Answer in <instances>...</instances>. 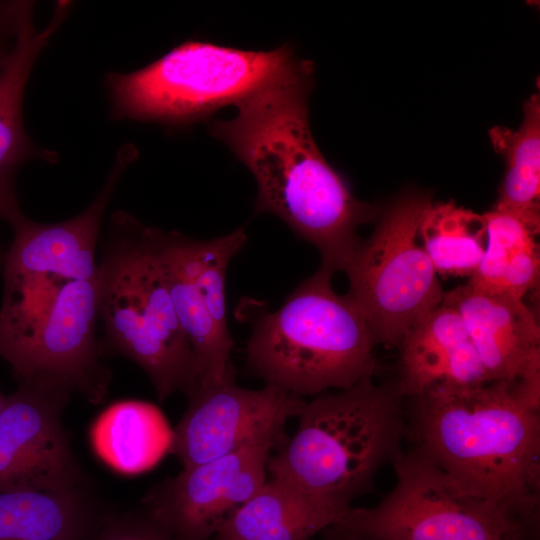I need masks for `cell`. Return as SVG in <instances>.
Returning a JSON list of instances; mask_svg holds the SVG:
<instances>
[{"instance_id": "cell-1", "label": "cell", "mask_w": 540, "mask_h": 540, "mask_svg": "<svg viewBox=\"0 0 540 540\" xmlns=\"http://www.w3.org/2000/svg\"><path fill=\"white\" fill-rule=\"evenodd\" d=\"M312 87L313 65L300 60L209 130L253 175L255 212L280 218L317 248L320 266L334 274L344 271L360 243L357 229L380 208L358 200L316 145L309 126Z\"/></svg>"}, {"instance_id": "cell-2", "label": "cell", "mask_w": 540, "mask_h": 540, "mask_svg": "<svg viewBox=\"0 0 540 540\" xmlns=\"http://www.w3.org/2000/svg\"><path fill=\"white\" fill-rule=\"evenodd\" d=\"M406 440L470 491L535 532L540 505V380L441 385L404 399Z\"/></svg>"}, {"instance_id": "cell-3", "label": "cell", "mask_w": 540, "mask_h": 540, "mask_svg": "<svg viewBox=\"0 0 540 540\" xmlns=\"http://www.w3.org/2000/svg\"><path fill=\"white\" fill-rule=\"evenodd\" d=\"M293 437L267 463L271 478L350 507L403 453L404 397L395 380L364 379L306 401Z\"/></svg>"}, {"instance_id": "cell-4", "label": "cell", "mask_w": 540, "mask_h": 540, "mask_svg": "<svg viewBox=\"0 0 540 540\" xmlns=\"http://www.w3.org/2000/svg\"><path fill=\"white\" fill-rule=\"evenodd\" d=\"M332 275L320 266L278 309L255 308L246 363L265 384L304 397L375 377L371 331L350 297L333 290Z\"/></svg>"}, {"instance_id": "cell-5", "label": "cell", "mask_w": 540, "mask_h": 540, "mask_svg": "<svg viewBox=\"0 0 540 540\" xmlns=\"http://www.w3.org/2000/svg\"><path fill=\"white\" fill-rule=\"evenodd\" d=\"M97 286L102 357L120 355L135 362L160 401L177 391L189 398L198 388L195 358L175 314L151 227L127 212L113 213Z\"/></svg>"}, {"instance_id": "cell-6", "label": "cell", "mask_w": 540, "mask_h": 540, "mask_svg": "<svg viewBox=\"0 0 540 540\" xmlns=\"http://www.w3.org/2000/svg\"><path fill=\"white\" fill-rule=\"evenodd\" d=\"M299 61L289 45L251 51L187 41L139 70L109 74L112 115L116 119L190 125L227 105L236 106L291 71Z\"/></svg>"}, {"instance_id": "cell-7", "label": "cell", "mask_w": 540, "mask_h": 540, "mask_svg": "<svg viewBox=\"0 0 540 540\" xmlns=\"http://www.w3.org/2000/svg\"><path fill=\"white\" fill-rule=\"evenodd\" d=\"M432 204L407 192L379 213L344 269L347 295L364 316L375 344L399 346L410 328L443 301L444 291L424 250L419 227Z\"/></svg>"}, {"instance_id": "cell-8", "label": "cell", "mask_w": 540, "mask_h": 540, "mask_svg": "<svg viewBox=\"0 0 540 540\" xmlns=\"http://www.w3.org/2000/svg\"><path fill=\"white\" fill-rule=\"evenodd\" d=\"M396 482L372 507H350L335 524L364 540H524L523 525L496 502L461 485L409 449L393 463Z\"/></svg>"}, {"instance_id": "cell-9", "label": "cell", "mask_w": 540, "mask_h": 540, "mask_svg": "<svg viewBox=\"0 0 540 540\" xmlns=\"http://www.w3.org/2000/svg\"><path fill=\"white\" fill-rule=\"evenodd\" d=\"M97 274L67 280L36 305L0 313V357L19 381L61 383L92 404L105 402L112 373L96 338Z\"/></svg>"}, {"instance_id": "cell-10", "label": "cell", "mask_w": 540, "mask_h": 540, "mask_svg": "<svg viewBox=\"0 0 540 540\" xmlns=\"http://www.w3.org/2000/svg\"><path fill=\"white\" fill-rule=\"evenodd\" d=\"M73 392L45 379L18 382L0 412V492H66L84 484L62 414Z\"/></svg>"}, {"instance_id": "cell-11", "label": "cell", "mask_w": 540, "mask_h": 540, "mask_svg": "<svg viewBox=\"0 0 540 540\" xmlns=\"http://www.w3.org/2000/svg\"><path fill=\"white\" fill-rule=\"evenodd\" d=\"M272 436L226 456L183 468L143 497L145 514L172 540H212L227 519L266 482Z\"/></svg>"}, {"instance_id": "cell-12", "label": "cell", "mask_w": 540, "mask_h": 540, "mask_svg": "<svg viewBox=\"0 0 540 540\" xmlns=\"http://www.w3.org/2000/svg\"><path fill=\"white\" fill-rule=\"evenodd\" d=\"M306 400L276 386L252 390L229 381L199 387L173 429L170 453L183 468L205 463L272 436L298 417Z\"/></svg>"}, {"instance_id": "cell-13", "label": "cell", "mask_w": 540, "mask_h": 540, "mask_svg": "<svg viewBox=\"0 0 540 540\" xmlns=\"http://www.w3.org/2000/svg\"><path fill=\"white\" fill-rule=\"evenodd\" d=\"M137 152L122 148L105 185L93 202L78 215L57 223H40L22 211L6 222L13 232L1 265L3 280L57 277L89 280L96 276L95 250L107 204L128 164Z\"/></svg>"}, {"instance_id": "cell-14", "label": "cell", "mask_w": 540, "mask_h": 540, "mask_svg": "<svg viewBox=\"0 0 540 540\" xmlns=\"http://www.w3.org/2000/svg\"><path fill=\"white\" fill-rule=\"evenodd\" d=\"M490 381L540 380V327L524 300L469 283L444 292Z\"/></svg>"}, {"instance_id": "cell-15", "label": "cell", "mask_w": 540, "mask_h": 540, "mask_svg": "<svg viewBox=\"0 0 540 540\" xmlns=\"http://www.w3.org/2000/svg\"><path fill=\"white\" fill-rule=\"evenodd\" d=\"M398 347L394 380L404 399L441 385L476 387L490 382L462 317L444 302L415 323Z\"/></svg>"}, {"instance_id": "cell-16", "label": "cell", "mask_w": 540, "mask_h": 540, "mask_svg": "<svg viewBox=\"0 0 540 540\" xmlns=\"http://www.w3.org/2000/svg\"><path fill=\"white\" fill-rule=\"evenodd\" d=\"M68 2H58L54 15L38 31L32 8L24 15L15 44L0 65V218L7 221L20 211L14 178L20 165L30 158L54 161L56 155L38 148L23 123V98L33 65L69 12Z\"/></svg>"}, {"instance_id": "cell-17", "label": "cell", "mask_w": 540, "mask_h": 540, "mask_svg": "<svg viewBox=\"0 0 540 540\" xmlns=\"http://www.w3.org/2000/svg\"><path fill=\"white\" fill-rule=\"evenodd\" d=\"M151 235L175 314L194 354L198 388L235 381L233 339L217 328L196 286L191 238L153 227Z\"/></svg>"}, {"instance_id": "cell-18", "label": "cell", "mask_w": 540, "mask_h": 540, "mask_svg": "<svg viewBox=\"0 0 540 540\" xmlns=\"http://www.w3.org/2000/svg\"><path fill=\"white\" fill-rule=\"evenodd\" d=\"M350 507L271 478L227 519L212 540H309L335 525Z\"/></svg>"}, {"instance_id": "cell-19", "label": "cell", "mask_w": 540, "mask_h": 540, "mask_svg": "<svg viewBox=\"0 0 540 540\" xmlns=\"http://www.w3.org/2000/svg\"><path fill=\"white\" fill-rule=\"evenodd\" d=\"M483 217L485 252L468 283L524 299L539 282L540 213L493 207Z\"/></svg>"}, {"instance_id": "cell-20", "label": "cell", "mask_w": 540, "mask_h": 540, "mask_svg": "<svg viewBox=\"0 0 540 540\" xmlns=\"http://www.w3.org/2000/svg\"><path fill=\"white\" fill-rule=\"evenodd\" d=\"M90 439L105 464L119 473L136 475L152 469L170 453L173 429L154 404L124 400L98 416Z\"/></svg>"}, {"instance_id": "cell-21", "label": "cell", "mask_w": 540, "mask_h": 540, "mask_svg": "<svg viewBox=\"0 0 540 540\" xmlns=\"http://www.w3.org/2000/svg\"><path fill=\"white\" fill-rule=\"evenodd\" d=\"M98 514L84 484L60 493L0 492V540H89Z\"/></svg>"}, {"instance_id": "cell-22", "label": "cell", "mask_w": 540, "mask_h": 540, "mask_svg": "<svg viewBox=\"0 0 540 540\" xmlns=\"http://www.w3.org/2000/svg\"><path fill=\"white\" fill-rule=\"evenodd\" d=\"M419 238L437 274L470 278L485 252L484 217L452 202L432 203Z\"/></svg>"}, {"instance_id": "cell-23", "label": "cell", "mask_w": 540, "mask_h": 540, "mask_svg": "<svg viewBox=\"0 0 540 540\" xmlns=\"http://www.w3.org/2000/svg\"><path fill=\"white\" fill-rule=\"evenodd\" d=\"M523 110L524 119L517 130L495 126L489 131L495 151L502 154L506 161L505 175L494 208L539 212V94L527 99Z\"/></svg>"}, {"instance_id": "cell-24", "label": "cell", "mask_w": 540, "mask_h": 540, "mask_svg": "<svg viewBox=\"0 0 540 540\" xmlns=\"http://www.w3.org/2000/svg\"><path fill=\"white\" fill-rule=\"evenodd\" d=\"M246 241L244 228L209 240L190 239L191 264L196 286L211 319L225 334H230L226 319V271L231 259L243 248Z\"/></svg>"}, {"instance_id": "cell-25", "label": "cell", "mask_w": 540, "mask_h": 540, "mask_svg": "<svg viewBox=\"0 0 540 540\" xmlns=\"http://www.w3.org/2000/svg\"><path fill=\"white\" fill-rule=\"evenodd\" d=\"M94 540H172L171 537L143 515L113 516L104 519Z\"/></svg>"}, {"instance_id": "cell-26", "label": "cell", "mask_w": 540, "mask_h": 540, "mask_svg": "<svg viewBox=\"0 0 540 540\" xmlns=\"http://www.w3.org/2000/svg\"><path fill=\"white\" fill-rule=\"evenodd\" d=\"M30 1H0V65L12 50Z\"/></svg>"}, {"instance_id": "cell-27", "label": "cell", "mask_w": 540, "mask_h": 540, "mask_svg": "<svg viewBox=\"0 0 540 540\" xmlns=\"http://www.w3.org/2000/svg\"><path fill=\"white\" fill-rule=\"evenodd\" d=\"M322 533L323 537L321 540H364L356 533L337 525L326 528Z\"/></svg>"}, {"instance_id": "cell-28", "label": "cell", "mask_w": 540, "mask_h": 540, "mask_svg": "<svg viewBox=\"0 0 540 540\" xmlns=\"http://www.w3.org/2000/svg\"><path fill=\"white\" fill-rule=\"evenodd\" d=\"M5 400H6V395H4L1 391H0V412L4 406V403H5Z\"/></svg>"}, {"instance_id": "cell-29", "label": "cell", "mask_w": 540, "mask_h": 540, "mask_svg": "<svg viewBox=\"0 0 540 540\" xmlns=\"http://www.w3.org/2000/svg\"><path fill=\"white\" fill-rule=\"evenodd\" d=\"M5 251H6V249H4L2 247V245L0 244V267H1L3 259H4Z\"/></svg>"}]
</instances>
